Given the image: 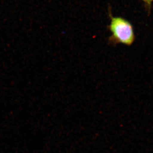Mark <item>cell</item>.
I'll list each match as a JSON object with an SVG mask.
<instances>
[{"mask_svg": "<svg viewBox=\"0 0 153 153\" xmlns=\"http://www.w3.org/2000/svg\"><path fill=\"white\" fill-rule=\"evenodd\" d=\"M141 1L144 3L145 7L148 10H150L152 3H153V0H141Z\"/></svg>", "mask_w": 153, "mask_h": 153, "instance_id": "7a4b0ae2", "label": "cell"}, {"mask_svg": "<svg viewBox=\"0 0 153 153\" xmlns=\"http://www.w3.org/2000/svg\"><path fill=\"white\" fill-rule=\"evenodd\" d=\"M111 23L108 28L111 35L108 39L111 45L122 44L131 46L135 41L136 36L132 24L121 16H114L110 15Z\"/></svg>", "mask_w": 153, "mask_h": 153, "instance_id": "6da1fadb", "label": "cell"}]
</instances>
